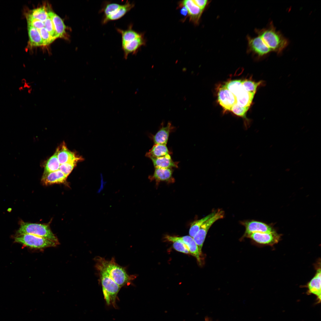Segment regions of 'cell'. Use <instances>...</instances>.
Wrapping results in <instances>:
<instances>
[{"mask_svg": "<svg viewBox=\"0 0 321 321\" xmlns=\"http://www.w3.org/2000/svg\"><path fill=\"white\" fill-rule=\"evenodd\" d=\"M32 90V89L31 87L28 89V92L29 94H30Z\"/></svg>", "mask_w": 321, "mask_h": 321, "instance_id": "cell-42", "label": "cell"}, {"mask_svg": "<svg viewBox=\"0 0 321 321\" xmlns=\"http://www.w3.org/2000/svg\"><path fill=\"white\" fill-rule=\"evenodd\" d=\"M67 177L59 169L54 171L43 173L41 179L42 182L47 185L65 183Z\"/></svg>", "mask_w": 321, "mask_h": 321, "instance_id": "cell-16", "label": "cell"}, {"mask_svg": "<svg viewBox=\"0 0 321 321\" xmlns=\"http://www.w3.org/2000/svg\"><path fill=\"white\" fill-rule=\"evenodd\" d=\"M249 108V107H241L236 103L232 106L230 111L238 116L245 118L246 113Z\"/></svg>", "mask_w": 321, "mask_h": 321, "instance_id": "cell-35", "label": "cell"}, {"mask_svg": "<svg viewBox=\"0 0 321 321\" xmlns=\"http://www.w3.org/2000/svg\"><path fill=\"white\" fill-rule=\"evenodd\" d=\"M18 235L31 234L42 237L58 243L57 237L48 225L36 223L21 222L17 232Z\"/></svg>", "mask_w": 321, "mask_h": 321, "instance_id": "cell-4", "label": "cell"}, {"mask_svg": "<svg viewBox=\"0 0 321 321\" xmlns=\"http://www.w3.org/2000/svg\"><path fill=\"white\" fill-rule=\"evenodd\" d=\"M77 161H72L60 164L59 169L67 177L76 166Z\"/></svg>", "mask_w": 321, "mask_h": 321, "instance_id": "cell-31", "label": "cell"}, {"mask_svg": "<svg viewBox=\"0 0 321 321\" xmlns=\"http://www.w3.org/2000/svg\"><path fill=\"white\" fill-rule=\"evenodd\" d=\"M218 98L220 105L226 111H230L237 100L235 96L224 85L220 87L218 92Z\"/></svg>", "mask_w": 321, "mask_h": 321, "instance_id": "cell-8", "label": "cell"}, {"mask_svg": "<svg viewBox=\"0 0 321 321\" xmlns=\"http://www.w3.org/2000/svg\"><path fill=\"white\" fill-rule=\"evenodd\" d=\"M155 168L153 174L149 176L148 178L150 181H155L157 185L161 182L168 183H173L175 182L172 176L173 170L172 168Z\"/></svg>", "mask_w": 321, "mask_h": 321, "instance_id": "cell-11", "label": "cell"}, {"mask_svg": "<svg viewBox=\"0 0 321 321\" xmlns=\"http://www.w3.org/2000/svg\"><path fill=\"white\" fill-rule=\"evenodd\" d=\"M216 211H214L202 218L193 222L189 230L190 236L193 237L199 230L201 226L207 220L214 215Z\"/></svg>", "mask_w": 321, "mask_h": 321, "instance_id": "cell-28", "label": "cell"}, {"mask_svg": "<svg viewBox=\"0 0 321 321\" xmlns=\"http://www.w3.org/2000/svg\"><path fill=\"white\" fill-rule=\"evenodd\" d=\"M15 240L27 246L38 249L54 247L58 243L46 238L29 234L18 235Z\"/></svg>", "mask_w": 321, "mask_h": 321, "instance_id": "cell-5", "label": "cell"}, {"mask_svg": "<svg viewBox=\"0 0 321 321\" xmlns=\"http://www.w3.org/2000/svg\"><path fill=\"white\" fill-rule=\"evenodd\" d=\"M165 238L167 241L169 242L174 240H178L182 242L187 246L190 254L195 257L198 262H200V256L202 254L193 237L188 235L182 237L166 235Z\"/></svg>", "mask_w": 321, "mask_h": 321, "instance_id": "cell-10", "label": "cell"}, {"mask_svg": "<svg viewBox=\"0 0 321 321\" xmlns=\"http://www.w3.org/2000/svg\"><path fill=\"white\" fill-rule=\"evenodd\" d=\"M38 30L43 40L44 45L50 44L55 40L50 35L45 27Z\"/></svg>", "mask_w": 321, "mask_h": 321, "instance_id": "cell-34", "label": "cell"}, {"mask_svg": "<svg viewBox=\"0 0 321 321\" xmlns=\"http://www.w3.org/2000/svg\"><path fill=\"white\" fill-rule=\"evenodd\" d=\"M247 236L260 244L273 245L278 243L280 236L274 231L270 232H254Z\"/></svg>", "mask_w": 321, "mask_h": 321, "instance_id": "cell-12", "label": "cell"}, {"mask_svg": "<svg viewBox=\"0 0 321 321\" xmlns=\"http://www.w3.org/2000/svg\"><path fill=\"white\" fill-rule=\"evenodd\" d=\"M24 87H22V86H21V87H20V88H19V90H20V91H21V90H23L24 89Z\"/></svg>", "mask_w": 321, "mask_h": 321, "instance_id": "cell-43", "label": "cell"}, {"mask_svg": "<svg viewBox=\"0 0 321 321\" xmlns=\"http://www.w3.org/2000/svg\"><path fill=\"white\" fill-rule=\"evenodd\" d=\"M171 242L173 243L174 248L178 251L186 254H190L186 245L182 242L178 240H174Z\"/></svg>", "mask_w": 321, "mask_h": 321, "instance_id": "cell-32", "label": "cell"}, {"mask_svg": "<svg viewBox=\"0 0 321 321\" xmlns=\"http://www.w3.org/2000/svg\"><path fill=\"white\" fill-rule=\"evenodd\" d=\"M94 260L95 262H98L103 267L121 288L130 284L136 278L135 275H128L125 269L117 264L113 257L109 261L104 258L97 256L95 258Z\"/></svg>", "mask_w": 321, "mask_h": 321, "instance_id": "cell-2", "label": "cell"}, {"mask_svg": "<svg viewBox=\"0 0 321 321\" xmlns=\"http://www.w3.org/2000/svg\"><path fill=\"white\" fill-rule=\"evenodd\" d=\"M132 27L133 25L131 24L126 30L117 28V31L122 36V44L135 39L142 34L133 30Z\"/></svg>", "mask_w": 321, "mask_h": 321, "instance_id": "cell-25", "label": "cell"}, {"mask_svg": "<svg viewBox=\"0 0 321 321\" xmlns=\"http://www.w3.org/2000/svg\"><path fill=\"white\" fill-rule=\"evenodd\" d=\"M321 269L318 268L314 277L308 284L309 292L315 295L319 302L321 301Z\"/></svg>", "mask_w": 321, "mask_h": 321, "instance_id": "cell-18", "label": "cell"}, {"mask_svg": "<svg viewBox=\"0 0 321 321\" xmlns=\"http://www.w3.org/2000/svg\"><path fill=\"white\" fill-rule=\"evenodd\" d=\"M257 32L271 51L278 54H280L289 44L288 40L276 29L272 21L265 28Z\"/></svg>", "mask_w": 321, "mask_h": 321, "instance_id": "cell-1", "label": "cell"}, {"mask_svg": "<svg viewBox=\"0 0 321 321\" xmlns=\"http://www.w3.org/2000/svg\"><path fill=\"white\" fill-rule=\"evenodd\" d=\"M95 262V267L99 275L104 299L108 305L111 304L115 306L116 299L121 288L99 263Z\"/></svg>", "mask_w": 321, "mask_h": 321, "instance_id": "cell-3", "label": "cell"}, {"mask_svg": "<svg viewBox=\"0 0 321 321\" xmlns=\"http://www.w3.org/2000/svg\"><path fill=\"white\" fill-rule=\"evenodd\" d=\"M262 83V81L255 82L248 80H242V85L244 90L247 92L255 93L257 87Z\"/></svg>", "mask_w": 321, "mask_h": 321, "instance_id": "cell-30", "label": "cell"}, {"mask_svg": "<svg viewBox=\"0 0 321 321\" xmlns=\"http://www.w3.org/2000/svg\"><path fill=\"white\" fill-rule=\"evenodd\" d=\"M145 40L142 34L140 36L130 41L122 44V49L124 52V58L126 59L129 54H136L140 47L144 45Z\"/></svg>", "mask_w": 321, "mask_h": 321, "instance_id": "cell-15", "label": "cell"}, {"mask_svg": "<svg viewBox=\"0 0 321 321\" xmlns=\"http://www.w3.org/2000/svg\"><path fill=\"white\" fill-rule=\"evenodd\" d=\"M48 17L51 19L56 32L59 37H64L66 34L65 26L63 20L58 15L54 12H48Z\"/></svg>", "mask_w": 321, "mask_h": 321, "instance_id": "cell-22", "label": "cell"}, {"mask_svg": "<svg viewBox=\"0 0 321 321\" xmlns=\"http://www.w3.org/2000/svg\"><path fill=\"white\" fill-rule=\"evenodd\" d=\"M56 151L60 164L72 161H83L84 158L70 151L63 142L57 148Z\"/></svg>", "mask_w": 321, "mask_h": 321, "instance_id": "cell-9", "label": "cell"}, {"mask_svg": "<svg viewBox=\"0 0 321 321\" xmlns=\"http://www.w3.org/2000/svg\"><path fill=\"white\" fill-rule=\"evenodd\" d=\"M164 144H154L152 148L145 154V156L149 158H157L163 157L169 154L170 152L166 145Z\"/></svg>", "mask_w": 321, "mask_h": 321, "instance_id": "cell-21", "label": "cell"}, {"mask_svg": "<svg viewBox=\"0 0 321 321\" xmlns=\"http://www.w3.org/2000/svg\"><path fill=\"white\" fill-rule=\"evenodd\" d=\"M29 43L31 46L44 45L43 40L38 30L36 28L28 25Z\"/></svg>", "mask_w": 321, "mask_h": 321, "instance_id": "cell-23", "label": "cell"}, {"mask_svg": "<svg viewBox=\"0 0 321 321\" xmlns=\"http://www.w3.org/2000/svg\"><path fill=\"white\" fill-rule=\"evenodd\" d=\"M155 168H178V162H175L171 159L169 154L163 157L150 159Z\"/></svg>", "mask_w": 321, "mask_h": 321, "instance_id": "cell-19", "label": "cell"}, {"mask_svg": "<svg viewBox=\"0 0 321 321\" xmlns=\"http://www.w3.org/2000/svg\"><path fill=\"white\" fill-rule=\"evenodd\" d=\"M44 27L50 35L55 39L59 37L56 32L51 19L48 17L44 22Z\"/></svg>", "mask_w": 321, "mask_h": 321, "instance_id": "cell-33", "label": "cell"}, {"mask_svg": "<svg viewBox=\"0 0 321 321\" xmlns=\"http://www.w3.org/2000/svg\"><path fill=\"white\" fill-rule=\"evenodd\" d=\"M194 3L202 10L204 9L208 3L207 0H194Z\"/></svg>", "mask_w": 321, "mask_h": 321, "instance_id": "cell-37", "label": "cell"}, {"mask_svg": "<svg viewBox=\"0 0 321 321\" xmlns=\"http://www.w3.org/2000/svg\"><path fill=\"white\" fill-rule=\"evenodd\" d=\"M182 5L187 8L190 20L197 24L202 14L203 10L199 7L191 0H185L182 1Z\"/></svg>", "mask_w": 321, "mask_h": 321, "instance_id": "cell-17", "label": "cell"}, {"mask_svg": "<svg viewBox=\"0 0 321 321\" xmlns=\"http://www.w3.org/2000/svg\"><path fill=\"white\" fill-rule=\"evenodd\" d=\"M224 86L235 96L244 89L241 80H231L226 83Z\"/></svg>", "mask_w": 321, "mask_h": 321, "instance_id": "cell-29", "label": "cell"}, {"mask_svg": "<svg viewBox=\"0 0 321 321\" xmlns=\"http://www.w3.org/2000/svg\"><path fill=\"white\" fill-rule=\"evenodd\" d=\"M163 125V122H162L161 126L159 130L154 135L151 136V138L154 144L166 145L170 133L175 129L170 122H168L166 126H164Z\"/></svg>", "mask_w": 321, "mask_h": 321, "instance_id": "cell-14", "label": "cell"}, {"mask_svg": "<svg viewBox=\"0 0 321 321\" xmlns=\"http://www.w3.org/2000/svg\"><path fill=\"white\" fill-rule=\"evenodd\" d=\"M26 18L28 25L32 26L38 30L44 27V22L27 15Z\"/></svg>", "mask_w": 321, "mask_h": 321, "instance_id": "cell-36", "label": "cell"}, {"mask_svg": "<svg viewBox=\"0 0 321 321\" xmlns=\"http://www.w3.org/2000/svg\"><path fill=\"white\" fill-rule=\"evenodd\" d=\"M31 86L30 83H26L24 84L23 87L24 88H26L29 89L31 87Z\"/></svg>", "mask_w": 321, "mask_h": 321, "instance_id": "cell-40", "label": "cell"}, {"mask_svg": "<svg viewBox=\"0 0 321 321\" xmlns=\"http://www.w3.org/2000/svg\"><path fill=\"white\" fill-rule=\"evenodd\" d=\"M60 164L58 160L57 153H55L46 161L43 173H48L59 169Z\"/></svg>", "mask_w": 321, "mask_h": 321, "instance_id": "cell-26", "label": "cell"}, {"mask_svg": "<svg viewBox=\"0 0 321 321\" xmlns=\"http://www.w3.org/2000/svg\"><path fill=\"white\" fill-rule=\"evenodd\" d=\"M255 94L247 92L243 89L235 96L237 104L241 107H250Z\"/></svg>", "mask_w": 321, "mask_h": 321, "instance_id": "cell-24", "label": "cell"}, {"mask_svg": "<svg viewBox=\"0 0 321 321\" xmlns=\"http://www.w3.org/2000/svg\"><path fill=\"white\" fill-rule=\"evenodd\" d=\"M100 178H101V182H100L101 184H100V187L99 188V189L98 190V191H97V193H100L102 191V190L104 188V185H105V184L106 183V182L104 181L103 175H102V174H100Z\"/></svg>", "mask_w": 321, "mask_h": 321, "instance_id": "cell-38", "label": "cell"}, {"mask_svg": "<svg viewBox=\"0 0 321 321\" xmlns=\"http://www.w3.org/2000/svg\"><path fill=\"white\" fill-rule=\"evenodd\" d=\"M243 224L246 228L245 235L247 236L254 232H270L275 231L270 226L260 221H252Z\"/></svg>", "mask_w": 321, "mask_h": 321, "instance_id": "cell-13", "label": "cell"}, {"mask_svg": "<svg viewBox=\"0 0 321 321\" xmlns=\"http://www.w3.org/2000/svg\"><path fill=\"white\" fill-rule=\"evenodd\" d=\"M122 4L115 3H107L105 4L101 10L103 12V18L112 19L117 16L119 14Z\"/></svg>", "mask_w": 321, "mask_h": 321, "instance_id": "cell-20", "label": "cell"}, {"mask_svg": "<svg viewBox=\"0 0 321 321\" xmlns=\"http://www.w3.org/2000/svg\"><path fill=\"white\" fill-rule=\"evenodd\" d=\"M21 82L22 84H24L25 83H26V79L23 78Z\"/></svg>", "mask_w": 321, "mask_h": 321, "instance_id": "cell-41", "label": "cell"}, {"mask_svg": "<svg viewBox=\"0 0 321 321\" xmlns=\"http://www.w3.org/2000/svg\"><path fill=\"white\" fill-rule=\"evenodd\" d=\"M182 8L180 10V13L183 16H186L188 14V11L184 6L182 5Z\"/></svg>", "mask_w": 321, "mask_h": 321, "instance_id": "cell-39", "label": "cell"}, {"mask_svg": "<svg viewBox=\"0 0 321 321\" xmlns=\"http://www.w3.org/2000/svg\"><path fill=\"white\" fill-rule=\"evenodd\" d=\"M224 215V213L223 210H218L214 215L204 223L193 237L201 254L203 244L209 228L215 221L218 219L223 218Z\"/></svg>", "mask_w": 321, "mask_h": 321, "instance_id": "cell-6", "label": "cell"}, {"mask_svg": "<svg viewBox=\"0 0 321 321\" xmlns=\"http://www.w3.org/2000/svg\"><path fill=\"white\" fill-rule=\"evenodd\" d=\"M27 16L44 22L48 17V12L45 7H43L33 9L27 15Z\"/></svg>", "mask_w": 321, "mask_h": 321, "instance_id": "cell-27", "label": "cell"}, {"mask_svg": "<svg viewBox=\"0 0 321 321\" xmlns=\"http://www.w3.org/2000/svg\"><path fill=\"white\" fill-rule=\"evenodd\" d=\"M248 41L250 50L259 58L266 56L272 52L259 36L254 38L248 37Z\"/></svg>", "mask_w": 321, "mask_h": 321, "instance_id": "cell-7", "label": "cell"}]
</instances>
